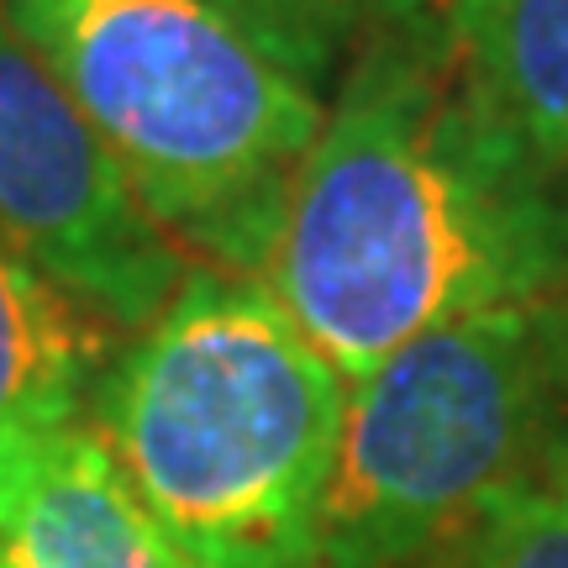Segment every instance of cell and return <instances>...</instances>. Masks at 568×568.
Here are the masks:
<instances>
[{
    "label": "cell",
    "mask_w": 568,
    "mask_h": 568,
    "mask_svg": "<svg viewBox=\"0 0 568 568\" xmlns=\"http://www.w3.org/2000/svg\"><path fill=\"white\" fill-rule=\"evenodd\" d=\"M264 284L347 385L474 311L568 295V180L479 95L437 0L337 74Z\"/></svg>",
    "instance_id": "6da1fadb"
},
{
    "label": "cell",
    "mask_w": 568,
    "mask_h": 568,
    "mask_svg": "<svg viewBox=\"0 0 568 568\" xmlns=\"http://www.w3.org/2000/svg\"><path fill=\"white\" fill-rule=\"evenodd\" d=\"M347 379L253 274L190 264L101 368L90 426L201 568H311Z\"/></svg>",
    "instance_id": "7a4b0ae2"
},
{
    "label": "cell",
    "mask_w": 568,
    "mask_h": 568,
    "mask_svg": "<svg viewBox=\"0 0 568 568\" xmlns=\"http://www.w3.org/2000/svg\"><path fill=\"white\" fill-rule=\"evenodd\" d=\"M0 21L74 95L180 253L264 280L326 95L211 0H0Z\"/></svg>",
    "instance_id": "3957f363"
},
{
    "label": "cell",
    "mask_w": 568,
    "mask_h": 568,
    "mask_svg": "<svg viewBox=\"0 0 568 568\" xmlns=\"http://www.w3.org/2000/svg\"><path fill=\"white\" fill-rule=\"evenodd\" d=\"M568 468V295L489 305L347 385L311 568H410Z\"/></svg>",
    "instance_id": "277c9868"
},
{
    "label": "cell",
    "mask_w": 568,
    "mask_h": 568,
    "mask_svg": "<svg viewBox=\"0 0 568 568\" xmlns=\"http://www.w3.org/2000/svg\"><path fill=\"white\" fill-rule=\"evenodd\" d=\"M0 232L90 322L142 332L190 274L53 69L0 21Z\"/></svg>",
    "instance_id": "5b68a950"
},
{
    "label": "cell",
    "mask_w": 568,
    "mask_h": 568,
    "mask_svg": "<svg viewBox=\"0 0 568 568\" xmlns=\"http://www.w3.org/2000/svg\"><path fill=\"white\" fill-rule=\"evenodd\" d=\"M0 568H201L90 422L0 453Z\"/></svg>",
    "instance_id": "8992f818"
},
{
    "label": "cell",
    "mask_w": 568,
    "mask_h": 568,
    "mask_svg": "<svg viewBox=\"0 0 568 568\" xmlns=\"http://www.w3.org/2000/svg\"><path fill=\"white\" fill-rule=\"evenodd\" d=\"M95 326L0 232V453L80 422L105 368Z\"/></svg>",
    "instance_id": "52a82bcc"
},
{
    "label": "cell",
    "mask_w": 568,
    "mask_h": 568,
    "mask_svg": "<svg viewBox=\"0 0 568 568\" xmlns=\"http://www.w3.org/2000/svg\"><path fill=\"white\" fill-rule=\"evenodd\" d=\"M495 116L568 180V0H437Z\"/></svg>",
    "instance_id": "ba28073f"
},
{
    "label": "cell",
    "mask_w": 568,
    "mask_h": 568,
    "mask_svg": "<svg viewBox=\"0 0 568 568\" xmlns=\"http://www.w3.org/2000/svg\"><path fill=\"white\" fill-rule=\"evenodd\" d=\"M253 48H264L290 80L326 95L347 59L379 27L426 11L432 0H211Z\"/></svg>",
    "instance_id": "9c48e42d"
},
{
    "label": "cell",
    "mask_w": 568,
    "mask_h": 568,
    "mask_svg": "<svg viewBox=\"0 0 568 568\" xmlns=\"http://www.w3.org/2000/svg\"><path fill=\"white\" fill-rule=\"evenodd\" d=\"M458 542V568H568V468L495 495Z\"/></svg>",
    "instance_id": "30bf717a"
}]
</instances>
